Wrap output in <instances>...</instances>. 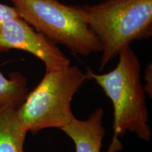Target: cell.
Wrapping results in <instances>:
<instances>
[{
    "instance_id": "30bf717a",
    "label": "cell",
    "mask_w": 152,
    "mask_h": 152,
    "mask_svg": "<svg viewBox=\"0 0 152 152\" xmlns=\"http://www.w3.org/2000/svg\"><path fill=\"white\" fill-rule=\"evenodd\" d=\"M146 75L145 77L146 79H147V86L146 87H144V90H145V92H147L148 94H149L150 93V96H151V90L149 89V77H151V64L148 66L147 68V70H146Z\"/></svg>"
},
{
    "instance_id": "7a4b0ae2",
    "label": "cell",
    "mask_w": 152,
    "mask_h": 152,
    "mask_svg": "<svg viewBox=\"0 0 152 152\" xmlns=\"http://www.w3.org/2000/svg\"><path fill=\"white\" fill-rule=\"evenodd\" d=\"M77 7L102 43L101 71L123 47L151 35L152 0H104Z\"/></svg>"
},
{
    "instance_id": "9c48e42d",
    "label": "cell",
    "mask_w": 152,
    "mask_h": 152,
    "mask_svg": "<svg viewBox=\"0 0 152 152\" xmlns=\"http://www.w3.org/2000/svg\"><path fill=\"white\" fill-rule=\"evenodd\" d=\"M21 18L20 14L15 7L0 3V20H4L11 18Z\"/></svg>"
},
{
    "instance_id": "277c9868",
    "label": "cell",
    "mask_w": 152,
    "mask_h": 152,
    "mask_svg": "<svg viewBox=\"0 0 152 152\" xmlns=\"http://www.w3.org/2000/svg\"><path fill=\"white\" fill-rule=\"evenodd\" d=\"M10 1L21 18L56 45L82 56L102 52L99 39L85 23L77 6L58 0Z\"/></svg>"
},
{
    "instance_id": "5b68a950",
    "label": "cell",
    "mask_w": 152,
    "mask_h": 152,
    "mask_svg": "<svg viewBox=\"0 0 152 152\" xmlns=\"http://www.w3.org/2000/svg\"><path fill=\"white\" fill-rule=\"evenodd\" d=\"M11 49L34 55L45 64L46 71L61 70L71 65V61L56 44L18 17L0 20V52Z\"/></svg>"
},
{
    "instance_id": "6da1fadb",
    "label": "cell",
    "mask_w": 152,
    "mask_h": 152,
    "mask_svg": "<svg viewBox=\"0 0 152 152\" xmlns=\"http://www.w3.org/2000/svg\"><path fill=\"white\" fill-rule=\"evenodd\" d=\"M118 56L116 67L109 73L99 75L90 68L85 73L87 78L94 80L113 103V136L106 152L122 149L119 137L127 132L134 133L146 142L151 135L140 60L130 45L123 47Z\"/></svg>"
},
{
    "instance_id": "ba28073f",
    "label": "cell",
    "mask_w": 152,
    "mask_h": 152,
    "mask_svg": "<svg viewBox=\"0 0 152 152\" xmlns=\"http://www.w3.org/2000/svg\"><path fill=\"white\" fill-rule=\"evenodd\" d=\"M27 80L23 75L14 73L7 78L0 72V105L18 107L28 94Z\"/></svg>"
},
{
    "instance_id": "52a82bcc",
    "label": "cell",
    "mask_w": 152,
    "mask_h": 152,
    "mask_svg": "<svg viewBox=\"0 0 152 152\" xmlns=\"http://www.w3.org/2000/svg\"><path fill=\"white\" fill-rule=\"evenodd\" d=\"M17 109L0 105V152H23L28 132L19 118Z\"/></svg>"
},
{
    "instance_id": "3957f363",
    "label": "cell",
    "mask_w": 152,
    "mask_h": 152,
    "mask_svg": "<svg viewBox=\"0 0 152 152\" xmlns=\"http://www.w3.org/2000/svg\"><path fill=\"white\" fill-rule=\"evenodd\" d=\"M87 79L86 74L77 66L46 71L17 109L28 132L36 134L43 129H61L71 122L75 118L72 100Z\"/></svg>"
},
{
    "instance_id": "8992f818",
    "label": "cell",
    "mask_w": 152,
    "mask_h": 152,
    "mask_svg": "<svg viewBox=\"0 0 152 152\" xmlns=\"http://www.w3.org/2000/svg\"><path fill=\"white\" fill-rule=\"evenodd\" d=\"M104 111L97 109L84 121L75 117L61 130L73 140L75 152H101L105 134Z\"/></svg>"
}]
</instances>
